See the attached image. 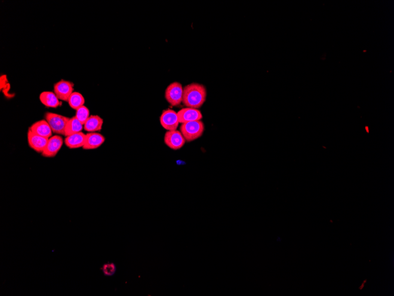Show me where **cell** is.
I'll return each instance as SVG.
<instances>
[{"label": "cell", "mask_w": 394, "mask_h": 296, "mask_svg": "<svg viewBox=\"0 0 394 296\" xmlns=\"http://www.w3.org/2000/svg\"><path fill=\"white\" fill-rule=\"evenodd\" d=\"M207 92L205 87L198 83L183 88L182 103L186 107L198 109L206 102Z\"/></svg>", "instance_id": "cell-1"}, {"label": "cell", "mask_w": 394, "mask_h": 296, "mask_svg": "<svg viewBox=\"0 0 394 296\" xmlns=\"http://www.w3.org/2000/svg\"><path fill=\"white\" fill-rule=\"evenodd\" d=\"M205 127L202 121H194L182 124L180 131L185 140L193 141L203 135Z\"/></svg>", "instance_id": "cell-2"}, {"label": "cell", "mask_w": 394, "mask_h": 296, "mask_svg": "<svg viewBox=\"0 0 394 296\" xmlns=\"http://www.w3.org/2000/svg\"><path fill=\"white\" fill-rule=\"evenodd\" d=\"M44 117L51 127L53 132L56 134L64 135L65 129L69 118L53 112H47Z\"/></svg>", "instance_id": "cell-3"}, {"label": "cell", "mask_w": 394, "mask_h": 296, "mask_svg": "<svg viewBox=\"0 0 394 296\" xmlns=\"http://www.w3.org/2000/svg\"><path fill=\"white\" fill-rule=\"evenodd\" d=\"M183 87L180 82H174L166 89L165 97L172 106L180 105L182 102Z\"/></svg>", "instance_id": "cell-4"}, {"label": "cell", "mask_w": 394, "mask_h": 296, "mask_svg": "<svg viewBox=\"0 0 394 296\" xmlns=\"http://www.w3.org/2000/svg\"><path fill=\"white\" fill-rule=\"evenodd\" d=\"M161 125L167 131L177 130L179 126L177 112L173 109H167L162 112L160 117Z\"/></svg>", "instance_id": "cell-5"}, {"label": "cell", "mask_w": 394, "mask_h": 296, "mask_svg": "<svg viewBox=\"0 0 394 296\" xmlns=\"http://www.w3.org/2000/svg\"><path fill=\"white\" fill-rule=\"evenodd\" d=\"M73 83L66 80H61L54 85V93L59 100L68 102L74 92Z\"/></svg>", "instance_id": "cell-6"}, {"label": "cell", "mask_w": 394, "mask_h": 296, "mask_svg": "<svg viewBox=\"0 0 394 296\" xmlns=\"http://www.w3.org/2000/svg\"><path fill=\"white\" fill-rule=\"evenodd\" d=\"M186 140L182 133L178 130L168 131L164 136V143L167 146L174 150L182 149L184 146Z\"/></svg>", "instance_id": "cell-7"}, {"label": "cell", "mask_w": 394, "mask_h": 296, "mask_svg": "<svg viewBox=\"0 0 394 296\" xmlns=\"http://www.w3.org/2000/svg\"><path fill=\"white\" fill-rule=\"evenodd\" d=\"M63 138L59 135H55L49 138L47 146L41 155L47 158H53L58 155L63 146Z\"/></svg>", "instance_id": "cell-8"}, {"label": "cell", "mask_w": 394, "mask_h": 296, "mask_svg": "<svg viewBox=\"0 0 394 296\" xmlns=\"http://www.w3.org/2000/svg\"><path fill=\"white\" fill-rule=\"evenodd\" d=\"M180 123H185L191 121H199L203 119V114L198 109L186 107L181 109L177 112Z\"/></svg>", "instance_id": "cell-9"}, {"label": "cell", "mask_w": 394, "mask_h": 296, "mask_svg": "<svg viewBox=\"0 0 394 296\" xmlns=\"http://www.w3.org/2000/svg\"><path fill=\"white\" fill-rule=\"evenodd\" d=\"M49 138L41 137L28 130V140L29 146L35 152L42 153L47 146Z\"/></svg>", "instance_id": "cell-10"}, {"label": "cell", "mask_w": 394, "mask_h": 296, "mask_svg": "<svg viewBox=\"0 0 394 296\" xmlns=\"http://www.w3.org/2000/svg\"><path fill=\"white\" fill-rule=\"evenodd\" d=\"M29 130L34 134L44 138H50L52 135V130L46 120H41L32 124Z\"/></svg>", "instance_id": "cell-11"}, {"label": "cell", "mask_w": 394, "mask_h": 296, "mask_svg": "<svg viewBox=\"0 0 394 296\" xmlns=\"http://www.w3.org/2000/svg\"><path fill=\"white\" fill-rule=\"evenodd\" d=\"M105 138L100 133L89 132L87 134L86 143L83 149L84 150H93L100 147L105 143Z\"/></svg>", "instance_id": "cell-12"}, {"label": "cell", "mask_w": 394, "mask_h": 296, "mask_svg": "<svg viewBox=\"0 0 394 296\" xmlns=\"http://www.w3.org/2000/svg\"><path fill=\"white\" fill-rule=\"evenodd\" d=\"M86 139H87V134L80 132L67 136L65 138L64 143L69 149H79V148L84 147L86 143Z\"/></svg>", "instance_id": "cell-13"}, {"label": "cell", "mask_w": 394, "mask_h": 296, "mask_svg": "<svg viewBox=\"0 0 394 296\" xmlns=\"http://www.w3.org/2000/svg\"><path fill=\"white\" fill-rule=\"evenodd\" d=\"M40 100L46 107L56 108L61 106L62 103L55 93L51 91H44L39 97Z\"/></svg>", "instance_id": "cell-14"}, {"label": "cell", "mask_w": 394, "mask_h": 296, "mask_svg": "<svg viewBox=\"0 0 394 296\" xmlns=\"http://www.w3.org/2000/svg\"><path fill=\"white\" fill-rule=\"evenodd\" d=\"M103 124V120L99 115H91L84 124V130L89 132H100Z\"/></svg>", "instance_id": "cell-15"}, {"label": "cell", "mask_w": 394, "mask_h": 296, "mask_svg": "<svg viewBox=\"0 0 394 296\" xmlns=\"http://www.w3.org/2000/svg\"><path fill=\"white\" fill-rule=\"evenodd\" d=\"M84 125L80 122L75 116L70 118L68 121L66 129H65L64 136H67L82 132Z\"/></svg>", "instance_id": "cell-16"}, {"label": "cell", "mask_w": 394, "mask_h": 296, "mask_svg": "<svg viewBox=\"0 0 394 296\" xmlns=\"http://www.w3.org/2000/svg\"><path fill=\"white\" fill-rule=\"evenodd\" d=\"M68 103H69L71 108L77 110V109L84 105L85 99L81 93H78V92H74L71 95L69 100H68Z\"/></svg>", "instance_id": "cell-17"}, {"label": "cell", "mask_w": 394, "mask_h": 296, "mask_svg": "<svg viewBox=\"0 0 394 296\" xmlns=\"http://www.w3.org/2000/svg\"><path fill=\"white\" fill-rule=\"evenodd\" d=\"M90 116V109L85 105L81 106L76 110L75 117L78 118V120L83 125H84L86 121Z\"/></svg>", "instance_id": "cell-18"}, {"label": "cell", "mask_w": 394, "mask_h": 296, "mask_svg": "<svg viewBox=\"0 0 394 296\" xmlns=\"http://www.w3.org/2000/svg\"><path fill=\"white\" fill-rule=\"evenodd\" d=\"M101 270L105 276L111 277L113 276L117 271L116 265L113 263H106L102 266Z\"/></svg>", "instance_id": "cell-19"}]
</instances>
